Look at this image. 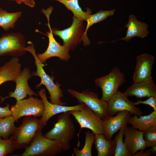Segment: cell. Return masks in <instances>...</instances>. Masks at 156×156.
<instances>
[{
    "label": "cell",
    "mask_w": 156,
    "mask_h": 156,
    "mask_svg": "<svg viewBox=\"0 0 156 156\" xmlns=\"http://www.w3.org/2000/svg\"><path fill=\"white\" fill-rule=\"evenodd\" d=\"M70 111L59 115L53 127L44 135L46 137L57 142L63 151H65L70 149V142L75 132L74 122L70 118Z\"/></svg>",
    "instance_id": "obj_1"
},
{
    "label": "cell",
    "mask_w": 156,
    "mask_h": 156,
    "mask_svg": "<svg viewBox=\"0 0 156 156\" xmlns=\"http://www.w3.org/2000/svg\"><path fill=\"white\" fill-rule=\"evenodd\" d=\"M28 43L29 45L26 47V50L33 56L36 67V71L32 73V76H38L41 79L40 83L36 86V88H38L41 85H44L50 94L51 103L64 105L65 103L62 102L61 100L64 95L63 91L60 88V85L58 82L55 83L53 78L46 73L43 68L44 64L40 62L37 56L33 44L30 41Z\"/></svg>",
    "instance_id": "obj_2"
},
{
    "label": "cell",
    "mask_w": 156,
    "mask_h": 156,
    "mask_svg": "<svg viewBox=\"0 0 156 156\" xmlns=\"http://www.w3.org/2000/svg\"><path fill=\"white\" fill-rule=\"evenodd\" d=\"M42 128L40 120L31 116H26L10 138L16 149L25 148L31 143L37 132Z\"/></svg>",
    "instance_id": "obj_3"
},
{
    "label": "cell",
    "mask_w": 156,
    "mask_h": 156,
    "mask_svg": "<svg viewBox=\"0 0 156 156\" xmlns=\"http://www.w3.org/2000/svg\"><path fill=\"white\" fill-rule=\"evenodd\" d=\"M40 130L30 144L25 148L21 156H53L61 153L62 149L56 141L46 137Z\"/></svg>",
    "instance_id": "obj_4"
},
{
    "label": "cell",
    "mask_w": 156,
    "mask_h": 156,
    "mask_svg": "<svg viewBox=\"0 0 156 156\" xmlns=\"http://www.w3.org/2000/svg\"><path fill=\"white\" fill-rule=\"evenodd\" d=\"M53 8L50 6L47 10L42 9L41 11L46 17L49 31L47 32L45 34L48 38L49 45L46 50L42 53H38L37 56L40 62L42 64L45 62L49 58L53 57H58L60 60L63 61H68L70 56L68 53L69 49L63 45H61L54 38L52 29L51 27L49 18Z\"/></svg>",
    "instance_id": "obj_5"
},
{
    "label": "cell",
    "mask_w": 156,
    "mask_h": 156,
    "mask_svg": "<svg viewBox=\"0 0 156 156\" xmlns=\"http://www.w3.org/2000/svg\"><path fill=\"white\" fill-rule=\"evenodd\" d=\"M125 80L124 73L121 72L118 67L115 66L109 74L97 78L94 81L96 85L102 90L101 99L108 101Z\"/></svg>",
    "instance_id": "obj_6"
},
{
    "label": "cell",
    "mask_w": 156,
    "mask_h": 156,
    "mask_svg": "<svg viewBox=\"0 0 156 156\" xmlns=\"http://www.w3.org/2000/svg\"><path fill=\"white\" fill-rule=\"evenodd\" d=\"M67 91L77 99L79 104L85 105L102 120L109 116L108 101L99 99L97 94L88 90L79 92L72 89H68Z\"/></svg>",
    "instance_id": "obj_7"
},
{
    "label": "cell",
    "mask_w": 156,
    "mask_h": 156,
    "mask_svg": "<svg viewBox=\"0 0 156 156\" xmlns=\"http://www.w3.org/2000/svg\"><path fill=\"white\" fill-rule=\"evenodd\" d=\"M10 110L15 122L23 116H33L35 117L42 116L44 110V105L42 100L32 96L17 101L12 105Z\"/></svg>",
    "instance_id": "obj_8"
},
{
    "label": "cell",
    "mask_w": 156,
    "mask_h": 156,
    "mask_svg": "<svg viewBox=\"0 0 156 156\" xmlns=\"http://www.w3.org/2000/svg\"><path fill=\"white\" fill-rule=\"evenodd\" d=\"M26 52L25 40L22 34L11 33L0 37V56L17 57L23 55Z\"/></svg>",
    "instance_id": "obj_9"
},
{
    "label": "cell",
    "mask_w": 156,
    "mask_h": 156,
    "mask_svg": "<svg viewBox=\"0 0 156 156\" xmlns=\"http://www.w3.org/2000/svg\"><path fill=\"white\" fill-rule=\"evenodd\" d=\"M70 112L79 124L80 131L87 128L95 134H103V120L85 105L81 109Z\"/></svg>",
    "instance_id": "obj_10"
},
{
    "label": "cell",
    "mask_w": 156,
    "mask_h": 156,
    "mask_svg": "<svg viewBox=\"0 0 156 156\" xmlns=\"http://www.w3.org/2000/svg\"><path fill=\"white\" fill-rule=\"evenodd\" d=\"M83 21L74 16L72 23L69 27L62 30L53 29V34L61 38L63 41V45L69 50L73 49L82 41Z\"/></svg>",
    "instance_id": "obj_11"
},
{
    "label": "cell",
    "mask_w": 156,
    "mask_h": 156,
    "mask_svg": "<svg viewBox=\"0 0 156 156\" xmlns=\"http://www.w3.org/2000/svg\"><path fill=\"white\" fill-rule=\"evenodd\" d=\"M155 61L154 57L147 53L137 56L136 64L133 77V83H155L151 74Z\"/></svg>",
    "instance_id": "obj_12"
},
{
    "label": "cell",
    "mask_w": 156,
    "mask_h": 156,
    "mask_svg": "<svg viewBox=\"0 0 156 156\" xmlns=\"http://www.w3.org/2000/svg\"><path fill=\"white\" fill-rule=\"evenodd\" d=\"M120 112H126L132 115H142V112L136 106L134 102L130 101L124 92L118 91L108 101V112L109 116H114Z\"/></svg>",
    "instance_id": "obj_13"
},
{
    "label": "cell",
    "mask_w": 156,
    "mask_h": 156,
    "mask_svg": "<svg viewBox=\"0 0 156 156\" xmlns=\"http://www.w3.org/2000/svg\"><path fill=\"white\" fill-rule=\"evenodd\" d=\"M32 76L30 69L27 68H24L15 80L16 86L14 91L10 92L8 96L1 97V103L9 97H13L17 101L25 99L27 95L29 97L33 95L37 96L38 94L31 90L28 84V80Z\"/></svg>",
    "instance_id": "obj_14"
},
{
    "label": "cell",
    "mask_w": 156,
    "mask_h": 156,
    "mask_svg": "<svg viewBox=\"0 0 156 156\" xmlns=\"http://www.w3.org/2000/svg\"><path fill=\"white\" fill-rule=\"evenodd\" d=\"M38 94L44 105V112L40 120L42 128L47 125L49 119L54 115L67 111L79 110L85 105L83 104H79L73 106H66L51 103L47 99L46 90L44 88L40 89L38 92Z\"/></svg>",
    "instance_id": "obj_15"
},
{
    "label": "cell",
    "mask_w": 156,
    "mask_h": 156,
    "mask_svg": "<svg viewBox=\"0 0 156 156\" xmlns=\"http://www.w3.org/2000/svg\"><path fill=\"white\" fill-rule=\"evenodd\" d=\"M114 116H109L103 120V134L107 140H110L113 135L122 129L127 126L128 120L132 115L126 112H118Z\"/></svg>",
    "instance_id": "obj_16"
},
{
    "label": "cell",
    "mask_w": 156,
    "mask_h": 156,
    "mask_svg": "<svg viewBox=\"0 0 156 156\" xmlns=\"http://www.w3.org/2000/svg\"><path fill=\"white\" fill-rule=\"evenodd\" d=\"M143 132L140 131L132 127L125 128L123 133V141L126 149L131 155L134 156L137 152L146 148L143 136Z\"/></svg>",
    "instance_id": "obj_17"
},
{
    "label": "cell",
    "mask_w": 156,
    "mask_h": 156,
    "mask_svg": "<svg viewBox=\"0 0 156 156\" xmlns=\"http://www.w3.org/2000/svg\"><path fill=\"white\" fill-rule=\"evenodd\" d=\"M125 27L127 28L125 36L117 40L110 41V42H114L121 40L129 41L135 37L144 38L147 36L149 33L147 30L148 25L144 22L138 21L135 16L133 14L129 16L128 22Z\"/></svg>",
    "instance_id": "obj_18"
},
{
    "label": "cell",
    "mask_w": 156,
    "mask_h": 156,
    "mask_svg": "<svg viewBox=\"0 0 156 156\" xmlns=\"http://www.w3.org/2000/svg\"><path fill=\"white\" fill-rule=\"evenodd\" d=\"M21 64L17 57H14L0 66V86L7 81L15 80L21 71Z\"/></svg>",
    "instance_id": "obj_19"
},
{
    "label": "cell",
    "mask_w": 156,
    "mask_h": 156,
    "mask_svg": "<svg viewBox=\"0 0 156 156\" xmlns=\"http://www.w3.org/2000/svg\"><path fill=\"white\" fill-rule=\"evenodd\" d=\"M127 96H134L138 98L156 96V87L155 83H133L124 92Z\"/></svg>",
    "instance_id": "obj_20"
},
{
    "label": "cell",
    "mask_w": 156,
    "mask_h": 156,
    "mask_svg": "<svg viewBox=\"0 0 156 156\" xmlns=\"http://www.w3.org/2000/svg\"><path fill=\"white\" fill-rule=\"evenodd\" d=\"M128 124L135 129L144 132L151 127L156 125V111L154 110L147 115H140L139 117L136 115L131 116Z\"/></svg>",
    "instance_id": "obj_21"
},
{
    "label": "cell",
    "mask_w": 156,
    "mask_h": 156,
    "mask_svg": "<svg viewBox=\"0 0 156 156\" xmlns=\"http://www.w3.org/2000/svg\"><path fill=\"white\" fill-rule=\"evenodd\" d=\"M94 144L97 156H114L116 146L114 140H107L103 134H95Z\"/></svg>",
    "instance_id": "obj_22"
},
{
    "label": "cell",
    "mask_w": 156,
    "mask_h": 156,
    "mask_svg": "<svg viewBox=\"0 0 156 156\" xmlns=\"http://www.w3.org/2000/svg\"><path fill=\"white\" fill-rule=\"evenodd\" d=\"M115 11V10H101L94 14H90L88 16L86 20L87 22V24L85 31L82 37V41H83L85 46L89 45L90 43L87 36V32L89 28L93 25L104 20L109 16L113 15Z\"/></svg>",
    "instance_id": "obj_23"
},
{
    "label": "cell",
    "mask_w": 156,
    "mask_h": 156,
    "mask_svg": "<svg viewBox=\"0 0 156 156\" xmlns=\"http://www.w3.org/2000/svg\"><path fill=\"white\" fill-rule=\"evenodd\" d=\"M21 15V11L10 13L0 8V27L5 31L13 28Z\"/></svg>",
    "instance_id": "obj_24"
},
{
    "label": "cell",
    "mask_w": 156,
    "mask_h": 156,
    "mask_svg": "<svg viewBox=\"0 0 156 156\" xmlns=\"http://www.w3.org/2000/svg\"><path fill=\"white\" fill-rule=\"evenodd\" d=\"M58 1L64 5L68 10L71 11L74 16L82 20H86L92 12L88 8L86 12H83L80 6L79 0H51Z\"/></svg>",
    "instance_id": "obj_25"
},
{
    "label": "cell",
    "mask_w": 156,
    "mask_h": 156,
    "mask_svg": "<svg viewBox=\"0 0 156 156\" xmlns=\"http://www.w3.org/2000/svg\"><path fill=\"white\" fill-rule=\"evenodd\" d=\"M15 122L12 115L0 118V137L4 139H8L17 128L14 125Z\"/></svg>",
    "instance_id": "obj_26"
},
{
    "label": "cell",
    "mask_w": 156,
    "mask_h": 156,
    "mask_svg": "<svg viewBox=\"0 0 156 156\" xmlns=\"http://www.w3.org/2000/svg\"><path fill=\"white\" fill-rule=\"evenodd\" d=\"M95 134L89 131L85 132V142L83 147L81 150L75 147L73 153L76 156H91L92 149L94 140Z\"/></svg>",
    "instance_id": "obj_27"
},
{
    "label": "cell",
    "mask_w": 156,
    "mask_h": 156,
    "mask_svg": "<svg viewBox=\"0 0 156 156\" xmlns=\"http://www.w3.org/2000/svg\"><path fill=\"white\" fill-rule=\"evenodd\" d=\"M125 128L120 130L115 137L116 146L114 156H132L126 149L123 140Z\"/></svg>",
    "instance_id": "obj_28"
},
{
    "label": "cell",
    "mask_w": 156,
    "mask_h": 156,
    "mask_svg": "<svg viewBox=\"0 0 156 156\" xmlns=\"http://www.w3.org/2000/svg\"><path fill=\"white\" fill-rule=\"evenodd\" d=\"M143 136L146 148L156 146V125L151 127L143 132Z\"/></svg>",
    "instance_id": "obj_29"
},
{
    "label": "cell",
    "mask_w": 156,
    "mask_h": 156,
    "mask_svg": "<svg viewBox=\"0 0 156 156\" xmlns=\"http://www.w3.org/2000/svg\"><path fill=\"white\" fill-rule=\"evenodd\" d=\"M16 149L10 138L4 139L0 137V156H6Z\"/></svg>",
    "instance_id": "obj_30"
},
{
    "label": "cell",
    "mask_w": 156,
    "mask_h": 156,
    "mask_svg": "<svg viewBox=\"0 0 156 156\" xmlns=\"http://www.w3.org/2000/svg\"><path fill=\"white\" fill-rule=\"evenodd\" d=\"M135 105H138L140 104H143L149 105L151 107L154 111H156V96H151L148 98L144 101L138 100L134 102Z\"/></svg>",
    "instance_id": "obj_31"
},
{
    "label": "cell",
    "mask_w": 156,
    "mask_h": 156,
    "mask_svg": "<svg viewBox=\"0 0 156 156\" xmlns=\"http://www.w3.org/2000/svg\"><path fill=\"white\" fill-rule=\"evenodd\" d=\"M12 115V113L10 109V105L7 103L6 106L0 107V118H3Z\"/></svg>",
    "instance_id": "obj_32"
},
{
    "label": "cell",
    "mask_w": 156,
    "mask_h": 156,
    "mask_svg": "<svg viewBox=\"0 0 156 156\" xmlns=\"http://www.w3.org/2000/svg\"><path fill=\"white\" fill-rule=\"evenodd\" d=\"M9 1H15L16 3L19 4H20L22 3L25 4V5L30 7L33 8L35 6V3L34 0H8Z\"/></svg>",
    "instance_id": "obj_33"
},
{
    "label": "cell",
    "mask_w": 156,
    "mask_h": 156,
    "mask_svg": "<svg viewBox=\"0 0 156 156\" xmlns=\"http://www.w3.org/2000/svg\"><path fill=\"white\" fill-rule=\"evenodd\" d=\"M151 149L145 151L144 150L136 152L133 156H149L152 154Z\"/></svg>",
    "instance_id": "obj_34"
}]
</instances>
